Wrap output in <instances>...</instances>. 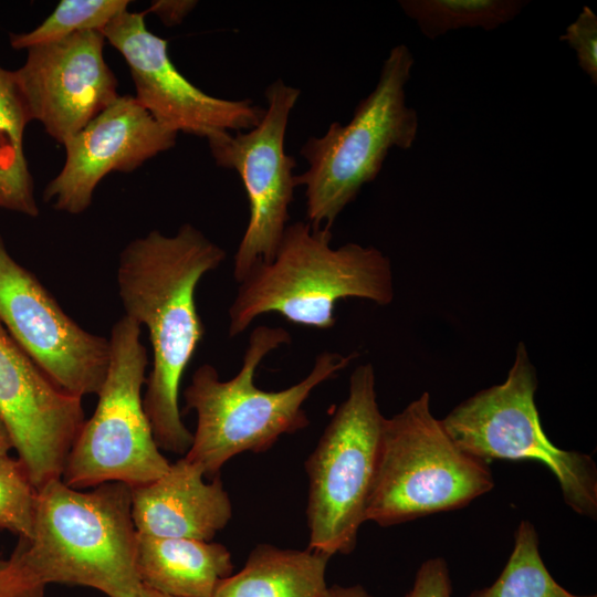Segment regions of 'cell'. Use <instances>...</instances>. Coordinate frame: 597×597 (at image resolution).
Masks as SVG:
<instances>
[{"mask_svg":"<svg viewBox=\"0 0 597 597\" xmlns=\"http://www.w3.org/2000/svg\"><path fill=\"white\" fill-rule=\"evenodd\" d=\"M226 251L192 224L174 235L153 230L122 251L116 273L125 316L145 325L153 352L143 405L160 450L186 454L192 433L179 409L184 373L205 335L195 293Z\"/></svg>","mask_w":597,"mask_h":597,"instance_id":"1","label":"cell"},{"mask_svg":"<svg viewBox=\"0 0 597 597\" xmlns=\"http://www.w3.org/2000/svg\"><path fill=\"white\" fill-rule=\"evenodd\" d=\"M331 241L328 229L307 221L287 224L274 258L256 263L239 282L229 308V336L271 312L296 325L328 329L336 323L339 300L390 304L395 293L388 256L354 242L334 249Z\"/></svg>","mask_w":597,"mask_h":597,"instance_id":"2","label":"cell"},{"mask_svg":"<svg viewBox=\"0 0 597 597\" xmlns=\"http://www.w3.org/2000/svg\"><path fill=\"white\" fill-rule=\"evenodd\" d=\"M291 343L283 327L256 326L249 336L242 366L229 380H221L210 364L199 366L184 391L187 410H195L197 427L185 457L214 478L226 462L242 452H263L281 436L308 426L304 401L322 383L346 368L356 352L343 355L320 353L311 371L285 389L266 391L254 384V375L268 354Z\"/></svg>","mask_w":597,"mask_h":597,"instance_id":"3","label":"cell"},{"mask_svg":"<svg viewBox=\"0 0 597 597\" xmlns=\"http://www.w3.org/2000/svg\"><path fill=\"white\" fill-rule=\"evenodd\" d=\"M136 546L130 486L108 482L83 492L55 479L38 490L33 534L20 538L15 549L43 586L77 585L107 597H138Z\"/></svg>","mask_w":597,"mask_h":597,"instance_id":"4","label":"cell"},{"mask_svg":"<svg viewBox=\"0 0 597 597\" xmlns=\"http://www.w3.org/2000/svg\"><path fill=\"white\" fill-rule=\"evenodd\" d=\"M415 59L405 44L385 59L375 88L355 108L350 121L333 122L320 137H310L300 154L308 168L295 175L305 188L306 219L312 228L331 230L362 188L379 175L391 148L409 149L419 118L407 105L406 86Z\"/></svg>","mask_w":597,"mask_h":597,"instance_id":"5","label":"cell"},{"mask_svg":"<svg viewBox=\"0 0 597 597\" xmlns=\"http://www.w3.org/2000/svg\"><path fill=\"white\" fill-rule=\"evenodd\" d=\"M493 486L489 462L455 444L425 391L385 420L365 519L392 526L464 507Z\"/></svg>","mask_w":597,"mask_h":597,"instance_id":"6","label":"cell"},{"mask_svg":"<svg viewBox=\"0 0 597 597\" xmlns=\"http://www.w3.org/2000/svg\"><path fill=\"white\" fill-rule=\"evenodd\" d=\"M385 420L374 367L359 365L349 377L346 399L305 460L307 548L329 557L355 549L366 522Z\"/></svg>","mask_w":597,"mask_h":597,"instance_id":"7","label":"cell"},{"mask_svg":"<svg viewBox=\"0 0 597 597\" xmlns=\"http://www.w3.org/2000/svg\"><path fill=\"white\" fill-rule=\"evenodd\" d=\"M140 333L142 326L125 315L112 327L109 365L96 409L73 442L61 476L73 489L108 482L137 488L170 467L143 405L148 356Z\"/></svg>","mask_w":597,"mask_h":597,"instance_id":"8","label":"cell"},{"mask_svg":"<svg viewBox=\"0 0 597 597\" xmlns=\"http://www.w3.org/2000/svg\"><path fill=\"white\" fill-rule=\"evenodd\" d=\"M536 370L521 342L505 380L465 399L441 422L459 448L483 461L543 463L556 478L564 502L596 520V462L589 454L552 443L536 408Z\"/></svg>","mask_w":597,"mask_h":597,"instance_id":"9","label":"cell"},{"mask_svg":"<svg viewBox=\"0 0 597 597\" xmlns=\"http://www.w3.org/2000/svg\"><path fill=\"white\" fill-rule=\"evenodd\" d=\"M300 94L298 88L279 78L264 92L268 106L255 127L207 138L216 164L239 174L249 201V222L233 258L238 283L256 263L274 258L287 227L296 161L285 153L284 142Z\"/></svg>","mask_w":597,"mask_h":597,"instance_id":"10","label":"cell"},{"mask_svg":"<svg viewBox=\"0 0 597 597\" xmlns=\"http://www.w3.org/2000/svg\"><path fill=\"white\" fill-rule=\"evenodd\" d=\"M0 324L57 387L80 398L98 394L109 365V341L74 322L10 255L1 235Z\"/></svg>","mask_w":597,"mask_h":597,"instance_id":"11","label":"cell"},{"mask_svg":"<svg viewBox=\"0 0 597 597\" xmlns=\"http://www.w3.org/2000/svg\"><path fill=\"white\" fill-rule=\"evenodd\" d=\"M145 15V11H125L101 33L123 55L134 82V97L157 122L206 139L259 124L264 108L252 101L214 97L189 82L172 63L168 41L147 29Z\"/></svg>","mask_w":597,"mask_h":597,"instance_id":"12","label":"cell"},{"mask_svg":"<svg viewBox=\"0 0 597 597\" xmlns=\"http://www.w3.org/2000/svg\"><path fill=\"white\" fill-rule=\"evenodd\" d=\"M105 41L98 31H83L32 46L12 71L30 121L61 145L119 96L104 59Z\"/></svg>","mask_w":597,"mask_h":597,"instance_id":"13","label":"cell"},{"mask_svg":"<svg viewBox=\"0 0 597 597\" xmlns=\"http://www.w3.org/2000/svg\"><path fill=\"white\" fill-rule=\"evenodd\" d=\"M0 418L35 489L61 479L85 421L82 398L57 387L1 324Z\"/></svg>","mask_w":597,"mask_h":597,"instance_id":"14","label":"cell"},{"mask_svg":"<svg viewBox=\"0 0 597 597\" xmlns=\"http://www.w3.org/2000/svg\"><path fill=\"white\" fill-rule=\"evenodd\" d=\"M178 133L157 122L133 95H119L64 144L65 160L43 200L70 214L84 212L101 180L132 172L176 145Z\"/></svg>","mask_w":597,"mask_h":597,"instance_id":"15","label":"cell"},{"mask_svg":"<svg viewBox=\"0 0 597 597\" xmlns=\"http://www.w3.org/2000/svg\"><path fill=\"white\" fill-rule=\"evenodd\" d=\"M205 473L185 455L155 481L132 488L137 533L210 542L232 517V504L219 475Z\"/></svg>","mask_w":597,"mask_h":597,"instance_id":"16","label":"cell"},{"mask_svg":"<svg viewBox=\"0 0 597 597\" xmlns=\"http://www.w3.org/2000/svg\"><path fill=\"white\" fill-rule=\"evenodd\" d=\"M136 569L142 585L174 597H211L233 572L220 543L137 533Z\"/></svg>","mask_w":597,"mask_h":597,"instance_id":"17","label":"cell"},{"mask_svg":"<svg viewBox=\"0 0 597 597\" xmlns=\"http://www.w3.org/2000/svg\"><path fill=\"white\" fill-rule=\"evenodd\" d=\"M329 556L259 544L243 567L222 579L211 597H323Z\"/></svg>","mask_w":597,"mask_h":597,"instance_id":"18","label":"cell"},{"mask_svg":"<svg viewBox=\"0 0 597 597\" xmlns=\"http://www.w3.org/2000/svg\"><path fill=\"white\" fill-rule=\"evenodd\" d=\"M30 122L12 71L0 66V208L35 218L39 208L23 146Z\"/></svg>","mask_w":597,"mask_h":597,"instance_id":"19","label":"cell"},{"mask_svg":"<svg viewBox=\"0 0 597 597\" xmlns=\"http://www.w3.org/2000/svg\"><path fill=\"white\" fill-rule=\"evenodd\" d=\"M528 3L523 0H401L406 15L434 40L449 31L481 28L492 31L512 21Z\"/></svg>","mask_w":597,"mask_h":597,"instance_id":"20","label":"cell"},{"mask_svg":"<svg viewBox=\"0 0 597 597\" xmlns=\"http://www.w3.org/2000/svg\"><path fill=\"white\" fill-rule=\"evenodd\" d=\"M468 597H597L572 594L546 568L540 540L530 521H521L514 532L512 553L498 579Z\"/></svg>","mask_w":597,"mask_h":597,"instance_id":"21","label":"cell"},{"mask_svg":"<svg viewBox=\"0 0 597 597\" xmlns=\"http://www.w3.org/2000/svg\"><path fill=\"white\" fill-rule=\"evenodd\" d=\"M128 0H62L35 29L11 33L10 44L15 50L63 40L83 31L102 32L117 15L127 11Z\"/></svg>","mask_w":597,"mask_h":597,"instance_id":"22","label":"cell"},{"mask_svg":"<svg viewBox=\"0 0 597 597\" xmlns=\"http://www.w3.org/2000/svg\"><path fill=\"white\" fill-rule=\"evenodd\" d=\"M38 490L24 464L0 453V528L30 540L33 534Z\"/></svg>","mask_w":597,"mask_h":597,"instance_id":"23","label":"cell"},{"mask_svg":"<svg viewBox=\"0 0 597 597\" xmlns=\"http://www.w3.org/2000/svg\"><path fill=\"white\" fill-rule=\"evenodd\" d=\"M559 40L574 50L579 67L597 85V17L593 10L583 7Z\"/></svg>","mask_w":597,"mask_h":597,"instance_id":"24","label":"cell"},{"mask_svg":"<svg viewBox=\"0 0 597 597\" xmlns=\"http://www.w3.org/2000/svg\"><path fill=\"white\" fill-rule=\"evenodd\" d=\"M44 587L23 565L17 549L9 558L0 555V597H43Z\"/></svg>","mask_w":597,"mask_h":597,"instance_id":"25","label":"cell"},{"mask_svg":"<svg viewBox=\"0 0 597 597\" xmlns=\"http://www.w3.org/2000/svg\"><path fill=\"white\" fill-rule=\"evenodd\" d=\"M402 597H452V583L444 558L438 556L423 562L411 588Z\"/></svg>","mask_w":597,"mask_h":597,"instance_id":"26","label":"cell"},{"mask_svg":"<svg viewBox=\"0 0 597 597\" xmlns=\"http://www.w3.org/2000/svg\"><path fill=\"white\" fill-rule=\"evenodd\" d=\"M197 1L189 0H156L145 11L156 14L165 25L179 24L196 7Z\"/></svg>","mask_w":597,"mask_h":597,"instance_id":"27","label":"cell"},{"mask_svg":"<svg viewBox=\"0 0 597 597\" xmlns=\"http://www.w3.org/2000/svg\"><path fill=\"white\" fill-rule=\"evenodd\" d=\"M323 597H374L363 585L328 586Z\"/></svg>","mask_w":597,"mask_h":597,"instance_id":"28","label":"cell"},{"mask_svg":"<svg viewBox=\"0 0 597 597\" xmlns=\"http://www.w3.org/2000/svg\"><path fill=\"white\" fill-rule=\"evenodd\" d=\"M12 448L10 434L0 418V453H8Z\"/></svg>","mask_w":597,"mask_h":597,"instance_id":"29","label":"cell"},{"mask_svg":"<svg viewBox=\"0 0 597 597\" xmlns=\"http://www.w3.org/2000/svg\"><path fill=\"white\" fill-rule=\"evenodd\" d=\"M138 597H174V596H169V595L159 593V591H157L155 589H151V588L143 585Z\"/></svg>","mask_w":597,"mask_h":597,"instance_id":"30","label":"cell"}]
</instances>
